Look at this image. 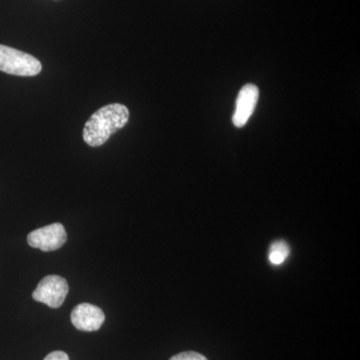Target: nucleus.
Returning <instances> with one entry per match:
<instances>
[{
    "instance_id": "obj_1",
    "label": "nucleus",
    "mask_w": 360,
    "mask_h": 360,
    "mask_svg": "<svg viewBox=\"0 0 360 360\" xmlns=\"http://www.w3.org/2000/svg\"><path fill=\"white\" fill-rule=\"evenodd\" d=\"M129 120V110L120 103H111L96 111L84 125V141L92 148L103 146Z\"/></svg>"
},
{
    "instance_id": "obj_2",
    "label": "nucleus",
    "mask_w": 360,
    "mask_h": 360,
    "mask_svg": "<svg viewBox=\"0 0 360 360\" xmlns=\"http://www.w3.org/2000/svg\"><path fill=\"white\" fill-rule=\"evenodd\" d=\"M42 70L39 59L13 47L0 44V71L16 77H35Z\"/></svg>"
},
{
    "instance_id": "obj_3",
    "label": "nucleus",
    "mask_w": 360,
    "mask_h": 360,
    "mask_svg": "<svg viewBox=\"0 0 360 360\" xmlns=\"http://www.w3.org/2000/svg\"><path fill=\"white\" fill-rule=\"evenodd\" d=\"M68 284L63 277L49 276L41 279L33 292V300L44 303L51 309H58L68 296Z\"/></svg>"
},
{
    "instance_id": "obj_4",
    "label": "nucleus",
    "mask_w": 360,
    "mask_h": 360,
    "mask_svg": "<svg viewBox=\"0 0 360 360\" xmlns=\"http://www.w3.org/2000/svg\"><path fill=\"white\" fill-rule=\"evenodd\" d=\"M68 239L65 226L61 224L46 225L35 229L27 236L28 245L42 251H53L65 245Z\"/></svg>"
},
{
    "instance_id": "obj_5",
    "label": "nucleus",
    "mask_w": 360,
    "mask_h": 360,
    "mask_svg": "<svg viewBox=\"0 0 360 360\" xmlns=\"http://www.w3.org/2000/svg\"><path fill=\"white\" fill-rule=\"evenodd\" d=\"M105 321L103 310L89 303H80L71 312V322L78 330L96 331Z\"/></svg>"
},
{
    "instance_id": "obj_6",
    "label": "nucleus",
    "mask_w": 360,
    "mask_h": 360,
    "mask_svg": "<svg viewBox=\"0 0 360 360\" xmlns=\"http://www.w3.org/2000/svg\"><path fill=\"white\" fill-rule=\"evenodd\" d=\"M259 90L257 85L246 84L239 91L236 99V108L232 122L236 127H243L248 123L257 106Z\"/></svg>"
},
{
    "instance_id": "obj_7",
    "label": "nucleus",
    "mask_w": 360,
    "mask_h": 360,
    "mask_svg": "<svg viewBox=\"0 0 360 360\" xmlns=\"http://www.w3.org/2000/svg\"><path fill=\"white\" fill-rule=\"evenodd\" d=\"M290 246L285 241H276L270 246L269 262L274 265L283 264L290 255Z\"/></svg>"
},
{
    "instance_id": "obj_8",
    "label": "nucleus",
    "mask_w": 360,
    "mask_h": 360,
    "mask_svg": "<svg viewBox=\"0 0 360 360\" xmlns=\"http://www.w3.org/2000/svg\"><path fill=\"white\" fill-rule=\"evenodd\" d=\"M169 360H208L205 355L194 352H181L172 356Z\"/></svg>"
},
{
    "instance_id": "obj_9",
    "label": "nucleus",
    "mask_w": 360,
    "mask_h": 360,
    "mask_svg": "<svg viewBox=\"0 0 360 360\" xmlns=\"http://www.w3.org/2000/svg\"><path fill=\"white\" fill-rule=\"evenodd\" d=\"M44 360H70L68 355L63 352H53L47 355Z\"/></svg>"
}]
</instances>
